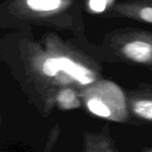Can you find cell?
<instances>
[{
	"mask_svg": "<svg viewBox=\"0 0 152 152\" xmlns=\"http://www.w3.org/2000/svg\"><path fill=\"white\" fill-rule=\"evenodd\" d=\"M42 70L48 76H55L58 73H64L80 85H90L95 80L93 73L89 69L65 56L47 58L43 63Z\"/></svg>",
	"mask_w": 152,
	"mask_h": 152,
	"instance_id": "1",
	"label": "cell"
},
{
	"mask_svg": "<svg viewBox=\"0 0 152 152\" xmlns=\"http://www.w3.org/2000/svg\"><path fill=\"white\" fill-rule=\"evenodd\" d=\"M123 53L133 61L147 63L152 59V45L144 41H133L123 47Z\"/></svg>",
	"mask_w": 152,
	"mask_h": 152,
	"instance_id": "2",
	"label": "cell"
},
{
	"mask_svg": "<svg viewBox=\"0 0 152 152\" xmlns=\"http://www.w3.org/2000/svg\"><path fill=\"white\" fill-rule=\"evenodd\" d=\"M57 104L64 110H73L80 105V101L76 95V92L71 89H66L57 95Z\"/></svg>",
	"mask_w": 152,
	"mask_h": 152,
	"instance_id": "3",
	"label": "cell"
},
{
	"mask_svg": "<svg viewBox=\"0 0 152 152\" xmlns=\"http://www.w3.org/2000/svg\"><path fill=\"white\" fill-rule=\"evenodd\" d=\"M26 5L36 12H53L59 9L63 0H25Z\"/></svg>",
	"mask_w": 152,
	"mask_h": 152,
	"instance_id": "4",
	"label": "cell"
},
{
	"mask_svg": "<svg viewBox=\"0 0 152 152\" xmlns=\"http://www.w3.org/2000/svg\"><path fill=\"white\" fill-rule=\"evenodd\" d=\"M87 106L91 113L98 117H102V118H108L110 116V110L108 106L105 103L102 102V100L98 99V98H91L88 100Z\"/></svg>",
	"mask_w": 152,
	"mask_h": 152,
	"instance_id": "5",
	"label": "cell"
},
{
	"mask_svg": "<svg viewBox=\"0 0 152 152\" xmlns=\"http://www.w3.org/2000/svg\"><path fill=\"white\" fill-rule=\"evenodd\" d=\"M133 112L137 116L152 121V100H140L133 105Z\"/></svg>",
	"mask_w": 152,
	"mask_h": 152,
	"instance_id": "6",
	"label": "cell"
},
{
	"mask_svg": "<svg viewBox=\"0 0 152 152\" xmlns=\"http://www.w3.org/2000/svg\"><path fill=\"white\" fill-rule=\"evenodd\" d=\"M108 4V0H90V9L95 13L103 12Z\"/></svg>",
	"mask_w": 152,
	"mask_h": 152,
	"instance_id": "7",
	"label": "cell"
},
{
	"mask_svg": "<svg viewBox=\"0 0 152 152\" xmlns=\"http://www.w3.org/2000/svg\"><path fill=\"white\" fill-rule=\"evenodd\" d=\"M140 17L142 20L152 23V7H144L140 12Z\"/></svg>",
	"mask_w": 152,
	"mask_h": 152,
	"instance_id": "8",
	"label": "cell"
}]
</instances>
